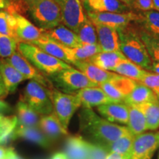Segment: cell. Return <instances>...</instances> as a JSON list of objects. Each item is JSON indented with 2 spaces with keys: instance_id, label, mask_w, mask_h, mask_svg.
<instances>
[{
  "instance_id": "8d00e7d4",
  "label": "cell",
  "mask_w": 159,
  "mask_h": 159,
  "mask_svg": "<svg viewBox=\"0 0 159 159\" xmlns=\"http://www.w3.org/2000/svg\"><path fill=\"white\" fill-rule=\"evenodd\" d=\"M17 124L16 116H5L0 114V144H2L7 141V139L11 138Z\"/></svg>"
},
{
  "instance_id": "44dd1931",
  "label": "cell",
  "mask_w": 159,
  "mask_h": 159,
  "mask_svg": "<svg viewBox=\"0 0 159 159\" xmlns=\"http://www.w3.org/2000/svg\"><path fill=\"white\" fill-rule=\"evenodd\" d=\"M0 74L8 93L15 92L20 83L26 80L13 66L4 58L0 59Z\"/></svg>"
},
{
  "instance_id": "7dc6e473",
  "label": "cell",
  "mask_w": 159,
  "mask_h": 159,
  "mask_svg": "<svg viewBox=\"0 0 159 159\" xmlns=\"http://www.w3.org/2000/svg\"><path fill=\"white\" fill-rule=\"evenodd\" d=\"M106 159H127L125 157H124L122 155L115 153V152H110Z\"/></svg>"
},
{
  "instance_id": "6da1fadb",
  "label": "cell",
  "mask_w": 159,
  "mask_h": 159,
  "mask_svg": "<svg viewBox=\"0 0 159 159\" xmlns=\"http://www.w3.org/2000/svg\"><path fill=\"white\" fill-rule=\"evenodd\" d=\"M79 121L80 131L103 145L114 142L130 132L128 127L109 122L90 108L83 107L79 113Z\"/></svg>"
},
{
  "instance_id": "f1b7e54d",
  "label": "cell",
  "mask_w": 159,
  "mask_h": 159,
  "mask_svg": "<svg viewBox=\"0 0 159 159\" xmlns=\"http://www.w3.org/2000/svg\"><path fill=\"white\" fill-rule=\"evenodd\" d=\"M112 71L139 82L148 71L145 70L139 65L129 61L128 59H126L119 63Z\"/></svg>"
},
{
  "instance_id": "d6986e66",
  "label": "cell",
  "mask_w": 159,
  "mask_h": 159,
  "mask_svg": "<svg viewBox=\"0 0 159 159\" xmlns=\"http://www.w3.org/2000/svg\"><path fill=\"white\" fill-rule=\"evenodd\" d=\"M73 64L80 71H82L89 80H91L92 82L97 83L98 85L107 82L109 80H111L118 75L116 73L113 72V71H106L99 68L98 66H95L88 61H76Z\"/></svg>"
},
{
  "instance_id": "7a4b0ae2",
  "label": "cell",
  "mask_w": 159,
  "mask_h": 159,
  "mask_svg": "<svg viewBox=\"0 0 159 159\" xmlns=\"http://www.w3.org/2000/svg\"><path fill=\"white\" fill-rule=\"evenodd\" d=\"M119 36L120 51L127 59L145 70L150 71L152 61L141 39L136 28L130 25L117 29Z\"/></svg>"
},
{
  "instance_id": "816d5d0a",
  "label": "cell",
  "mask_w": 159,
  "mask_h": 159,
  "mask_svg": "<svg viewBox=\"0 0 159 159\" xmlns=\"http://www.w3.org/2000/svg\"><path fill=\"white\" fill-rule=\"evenodd\" d=\"M21 1H22V2L25 4L26 7H27V6L29 4H30L31 2H33L35 1V0H21Z\"/></svg>"
},
{
  "instance_id": "9c48e42d",
  "label": "cell",
  "mask_w": 159,
  "mask_h": 159,
  "mask_svg": "<svg viewBox=\"0 0 159 159\" xmlns=\"http://www.w3.org/2000/svg\"><path fill=\"white\" fill-rule=\"evenodd\" d=\"M56 2L61 8L62 23L76 33L87 17L82 0H56Z\"/></svg>"
},
{
  "instance_id": "ab89813d",
  "label": "cell",
  "mask_w": 159,
  "mask_h": 159,
  "mask_svg": "<svg viewBox=\"0 0 159 159\" xmlns=\"http://www.w3.org/2000/svg\"><path fill=\"white\" fill-rule=\"evenodd\" d=\"M139 83L152 89L156 95L159 94V74L148 71Z\"/></svg>"
},
{
  "instance_id": "4316f807",
  "label": "cell",
  "mask_w": 159,
  "mask_h": 159,
  "mask_svg": "<svg viewBox=\"0 0 159 159\" xmlns=\"http://www.w3.org/2000/svg\"><path fill=\"white\" fill-rule=\"evenodd\" d=\"M158 99L152 89L141 83H138L133 91L125 97L124 102L127 105H140Z\"/></svg>"
},
{
  "instance_id": "f907efd6",
  "label": "cell",
  "mask_w": 159,
  "mask_h": 159,
  "mask_svg": "<svg viewBox=\"0 0 159 159\" xmlns=\"http://www.w3.org/2000/svg\"><path fill=\"white\" fill-rule=\"evenodd\" d=\"M121 2H124L126 4V5H128L129 7H132V6H134V0H120Z\"/></svg>"
},
{
  "instance_id": "5bb4252c",
  "label": "cell",
  "mask_w": 159,
  "mask_h": 159,
  "mask_svg": "<svg viewBox=\"0 0 159 159\" xmlns=\"http://www.w3.org/2000/svg\"><path fill=\"white\" fill-rule=\"evenodd\" d=\"M97 111L111 122L128 125V107L125 102H110L97 106Z\"/></svg>"
},
{
  "instance_id": "277c9868",
  "label": "cell",
  "mask_w": 159,
  "mask_h": 159,
  "mask_svg": "<svg viewBox=\"0 0 159 159\" xmlns=\"http://www.w3.org/2000/svg\"><path fill=\"white\" fill-rule=\"evenodd\" d=\"M27 9L41 30L53 29L62 23L61 8L56 0H35L27 6Z\"/></svg>"
},
{
  "instance_id": "d590c367",
  "label": "cell",
  "mask_w": 159,
  "mask_h": 159,
  "mask_svg": "<svg viewBox=\"0 0 159 159\" xmlns=\"http://www.w3.org/2000/svg\"><path fill=\"white\" fill-rule=\"evenodd\" d=\"M17 21L13 13L7 10L0 11V33L17 39Z\"/></svg>"
},
{
  "instance_id": "9a60e30c",
  "label": "cell",
  "mask_w": 159,
  "mask_h": 159,
  "mask_svg": "<svg viewBox=\"0 0 159 159\" xmlns=\"http://www.w3.org/2000/svg\"><path fill=\"white\" fill-rule=\"evenodd\" d=\"M87 12L97 13H125L130 7L120 0H82Z\"/></svg>"
},
{
  "instance_id": "83f0119b",
  "label": "cell",
  "mask_w": 159,
  "mask_h": 159,
  "mask_svg": "<svg viewBox=\"0 0 159 159\" xmlns=\"http://www.w3.org/2000/svg\"><path fill=\"white\" fill-rule=\"evenodd\" d=\"M128 128L135 136L144 134L148 130L145 116L136 105H128Z\"/></svg>"
},
{
  "instance_id": "7bdbcfd3",
  "label": "cell",
  "mask_w": 159,
  "mask_h": 159,
  "mask_svg": "<svg viewBox=\"0 0 159 159\" xmlns=\"http://www.w3.org/2000/svg\"><path fill=\"white\" fill-rule=\"evenodd\" d=\"M12 111V108L8 103L0 99V114L5 115Z\"/></svg>"
},
{
  "instance_id": "5b68a950",
  "label": "cell",
  "mask_w": 159,
  "mask_h": 159,
  "mask_svg": "<svg viewBox=\"0 0 159 159\" xmlns=\"http://www.w3.org/2000/svg\"><path fill=\"white\" fill-rule=\"evenodd\" d=\"M48 92L52 102L54 113L63 128L68 130L71 119L82 105L80 99L76 94H66L55 88L48 89Z\"/></svg>"
},
{
  "instance_id": "b9f144b4",
  "label": "cell",
  "mask_w": 159,
  "mask_h": 159,
  "mask_svg": "<svg viewBox=\"0 0 159 159\" xmlns=\"http://www.w3.org/2000/svg\"><path fill=\"white\" fill-rule=\"evenodd\" d=\"M134 6L141 11L152 10V0H134Z\"/></svg>"
},
{
  "instance_id": "c3c4849f",
  "label": "cell",
  "mask_w": 159,
  "mask_h": 159,
  "mask_svg": "<svg viewBox=\"0 0 159 159\" xmlns=\"http://www.w3.org/2000/svg\"><path fill=\"white\" fill-rule=\"evenodd\" d=\"M150 71H152L154 73H156V74H159V63L152 62Z\"/></svg>"
},
{
  "instance_id": "30bf717a",
  "label": "cell",
  "mask_w": 159,
  "mask_h": 159,
  "mask_svg": "<svg viewBox=\"0 0 159 159\" xmlns=\"http://www.w3.org/2000/svg\"><path fill=\"white\" fill-rule=\"evenodd\" d=\"M159 148V130L135 137L128 159H152Z\"/></svg>"
},
{
  "instance_id": "60d3db41",
  "label": "cell",
  "mask_w": 159,
  "mask_h": 159,
  "mask_svg": "<svg viewBox=\"0 0 159 159\" xmlns=\"http://www.w3.org/2000/svg\"><path fill=\"white\" fill-rule=\"evenodd\" d=\"M0 159H23L12 148L0 147Z\"/></svg>"
},
{
  "instance_id": "e575fe53",
  "label": "cell",
  "mask_w": 159,
  "mask_h": 159,
  "mask_svg": "<svg viewBox=\"0 0 159 159\" xmlns=\"http://www.w3.org/2000/svg\"><path fill=\"white\" fill-rule=\"evenodd\" d=\"M81 44H95L98 43V38L95 26L92 21L86 17L77 31L75 33Z\"/></svg>"
},
{
  "instance_id": "ac0fdd59",
  "label": "cell",
  "mask_w": 159,
  "mask_h": 159,
  "mask_svg": "<svg viewBox=\"0 0 159 159\" xmlns=\"http://www.w3.org/2000/svg\"><path fill=\"white\" fill-rule=\"evenodd\" d=\"M17 21L16 35L19 42L32 43L42 36L43 31L20 13H13Z\"/></svg>"
},
{
  "instance_id": "7402d4cb",
  "label": "cell",
  "mask_w": 159,
  "mask_h": 159,
  "mask_svg": "<svg viewBox=\"0 0 159 159\" xmlns=\"http://www.w3.org/2000/svg\"><path fill=\"white\" fill-rule=\"evenodd\" d=\"M39 126L41 130L51 140L69 135L68 130L63 128L54 112L40 117Z\"/></svg>"
},
{
  "instance_id": "603a6c76",
  "label": "cell",
  "mask_w": 159,
  "mask_h": 159,
  "mask_svg": "<svg viewBox=\"0 0 159 159\" xmlns=\"http://www.w3.org/2000/svg\"><path fill=\"white\" fill-rule=\"evenodd\" d=\"M126 57L120 50L103 52L97 53L91 57L88 61L94 64L99 68L106 71H113L115 67L122 61L126 60Z\"/></svg>"
},
{
  "instance_id": "8992f818",
  "label": "cell",
  "mask_w": 159,
  "mask_h": 159,
  "mask_svg": "<svg viewBox=\"0 0 159 159\" xmlns=\"http://www.w3.org/2000/svg\"><path fill=\"white\" fill-rule=\"evenodd\" d=\"M48 89L40 83L30 80L20 100L25 102L41 116L54 112Z\"/></svg>"
},
{
  "instance_id": "ba28073f",
  "label": "cell",
  "mask_w": 159,
  "mask_h": 159,
  "mask_svg": "<svg viewBox=\"0 0 159 159\" xmlns=\"http://www.w3.org/2000/svg\"><path fill=\"white\" fill-rule=\"evenodd\" d=\"M7 61L15 67L18 71L25 77L26 80H33L40 83L45 88L52 89L54 85L47 75L41 72L35 66H33L30 61L24 57L19 51L16 52L11 57L6 58Z\"/></svg>"
},
{
  "instance_id": "52a82bcc",
  "label": "cell",
  "mask_w": 159,
  "mask_h": 159,
  "mask_svg": "<svg viewBox=\"0 0 159 159\" xmlns=\"http://www.w3.org/2000/svg\"><path fill=\"white\" fill-rule=\"evenodd\" d=\"M50 77L52 83H55L57 88L66 94L99 85L89 80L82 71L73 67L63 69Z\"/></svg>"
},
{
  "instance_id": "8fae6325",
  "label": "cell",
  "mask_w": 159,
  "mask_h": 159,
  "mask_svg": "<svg viewBox=\"0 0 159 159\" xmlns=\"http://www.w3.org/2000/svg\"><path fill=\"white\" fill-rule=\"evenodd\" d=\"M138 81L117 75L107 82L99 85L103 91L114 102H124L128 95L133 91Z\"/></svg>"
},
{
  "instance_id": "4dcf8cb0",
  "label": "cell",
  "mask_w": 159,
  "mask_h": 159,
  "mask_svg": "<svg viewBox=\"0 0 159 159\" xmlns=\"http://www.w3.org/2000/svg\"><path fill=\"white\" fill-rule=\"evenodd\" d=\"M18 125L28 127H37L39 122V114L23 101L19 100L16 105Z\"/></svg>"
},
{
  "instance_id": "ffe728a7",
  "label": "cell",
  "mask_w": 159,
  "mask_h": 159,
  "mask_svg": "<svg viewBox=\"0 0 159 159\" xmlns=\"http://www.w3.org/2000/svg\"><path fill=\"white\" fill-rule=\"evenodd\" d=\"M43 33L65 47L75 48L81 45L76 33L65 25H58L55 28L42 30Z\"/></svg>"
},
{
  "instance_id": "bcb514c9",
  "label": "cell",
  "mask_w": 159,
  "mask_h": 159,
  "mask_svg": "<svg viewBox=\"0 0 159 159\" xmlns=\"http://www.w3.org/2000/svg\"><path fill=\"white\" fill-rule=\"evenodd\" d=\"M51 159H69V158L64 152H58L53 155V156H52Z\"/></svg>"
},
{
  "instance_id": "f546056e",
  "label": "cell",
  "mask_w": 159,
  "mask_h": 159,
  "mask_svg": "<svg viewBox=\"0 0 159 159\" xmlns=\"http://www.w3.org/2000/svg\"><path fill=\"white\" fill-rule=\"evenodd\" d=\"M136 106L142 111L145 116L148 130H156L159 128V101L144 102Z\"/></svg>"
},
{
  "instance_id": "d6a6232c",
  "label": "cell",
  "mask_w": 159,
  "mask_h": 159,
  "mask_svg": "<svg viewBox=\"0 0 159 159\" xmlns=\"http://www.w3.org/2000/svg\"><path fill=\"white\" fill-rule=\"evenodd\" d=\"M135 137L136 136L131 134L130 131L115 142L105 144L104 146L108 149L110 152L120 154L128 159L133 144H134Z\"/></svg>"
},
{
  "instance_id": "1f68e13d",
  "label": "cell",
  "mask_w": 159,
  "mask_h": 159,
  "mask_svg": "<svg viewBox=\"0 0 159 159\" xmlns=\"http://www.w3.org/2000/svg\"><path fill=\"white\" fill-rule=\"evenodd\" d=\"M139 16L136 22L141 25L140 27L151 34L159 36V12L152 10L142 11Z\"/></svg>"
},
{
  "instance_id": "ee69618b",
  "label": "cell",
  "mask_w": 159,
  "mask_h": 159,
  "mask_svg": "<svg viewBox=\"0 0 159 159\" xmlns=\"http://www.w3.org/2000/svg\"><path fill=\"white\" fill-rule=\"evenodd\" d=\"M8 94H9L8 91H7L5 85H4L2 77V75L0 74V99H5Z\"/></svg>"
},
{
  "instance_id": "e0dca14e",
  "label": "cell",
  "mask_w": 159,
  "mask_h": 159,
  "mask_svg": "<svg viewBox=\"0 0 159 159\" xmlns=\"http://www.w3.org/2000/svg\"><path fill=\"white\" fill-rule=\"evenodd\" d=\"M11 138L13 139H25L44 148H48L51 144V139L46 136L37 127L24 126L17 124Z\"/></svg>"
},
{
  "instance_id": "7c38bea8",
  "label": "cell",
  "mask_w": 159,
  "mask_h": 159,
  "mask_svg": "<svg viewBox=\"0 0 159 159\" xmlns=\"http://www.w3.org/2000/svg\"><path fill=\"white\" fill-rule=\"evenodd\" d=\"M87 17L95 24H101L120 29L130 25L131 22H136L139 19V14L132 11L125 13H97L87 12Z\"/></svg>"
},
{
  "instance_id": "74e56055",
  "label": "cell",
  "mask_w": 159,
  "mask_h": 159,
  "mask_svg": "<svg viewBox=\"0 0 159 159\" xmlns=\"http://www.w3.org/2000/svg\"><path fill=\"white\" fill-rule=\"evenodd\" d=\"M19 42L14 38L0 33V57L6 59L14 54Z\"/></svg>"
},
{
  "instance_id": "f6af8a7d",
  "label": "cell",
  "mask_w": 159,
  "mask_h": 159,
  "mask_svg": "<svg viewBox=\"0 0 159 159\" xmlns=\"http://www.w3.org/2000/svg\"><path fill=\"white\" fill-rule=\"evenodd\" d=\"M13 0H0V11L7 10L11 7Z\"/></svg>"
},
{
  "instance_id": "3957f363",
  "label": "cell",
  "mask_w": 159,
  "mask_h": 159,
  "mask_svg": "<svg viewBox=\"0 0 159 159\" xmlns=\"http://www.w3.org/2000/svg\"><path fill=\"white\" fill-rule=\"evenodd\" d=\"M18 51L33 66L47 76L71 67L69 63L53 57L33 43L19 42Z\"/></svg>"
},
{
  "instance_id": "2e32d148",
  "label": "cell",
  "mask_w": 159,
  "mask_h": 159,
  "mask_svg": "<svg viewBox=\"0 0 159 159\" xmlns=\"http://www.w3.org/2000/svg\"><path fill=\"white\" fill-rule=\"evenodd\" d=\"M76 94L80 99L83 107L85 108H92L103 104L114 102L99 85L83 89L77 91Z\"/></svg>"
},
{
  "instance_id": "f5cc1de1",
  "label": "cell",
  "mask_w": 159,
  "mask_h": 159,
  "mask_svg": "<svg viewBox=\"0 0 159 159\" xmlns=\"http://www.w3.org/2000/svg\"><path fill=\"white\" fill-rule=\"evenodd\" d=\"M156 96H157V97H158V101H159V94H157Z\"/></svg>"
},
{
  "instance_id": "f35d334b",
  "label": "cell",
  "mask_w": 159,
  "mask_h": 159,
  "mask_svg": "<svg viewBox=\"0 0 159 159\" xmlns=\"http://www.w3.org/2000/svg\"><path fill=\"white\" fill-rule=\"evenodd\" d=\"M110 152L103 144L89 142L88 159H106Z\"/></svg>"
},
{
  "instance_id": "836d02e7",
  "label": "cell",
  "mask_w": 159,
  "mask_h": 159,
  "mask_svg": "<svg viewBox=\"0 0 159 159\" xmlns=\"http://www.w3.org/2000/svg\"><path fill=\"white\" fill-rule=\"evenodd\" d=\"M137 30L152 62L159 63V36L151 34L142 27Z\"/></svg>"
},
{
  "instance_id": "681fc988",
  "label": "cell",
  "mask_w": 159,
  "mask_h": 159,
  "mask_svg": "<svg viewBox=\"0 0 159 159\" xmlns=\"http://www.w3.org/2000/svg\"><path fill=\"white\" fill-rule=\"evenodd\" d=\"M152 10L159 12V0H152Z\"/></svg>"
},
{
  "instance_id": "cb8c5ba5",
  "label": "cell",
  "mask_w": 159,
  "mask_h": 159,
  "mask_svg": "<svg viewBox=\"0 0 159 159\" xmlns=\"http://www.w3.org/2000/svg\"><path fill=\"white\" fill-rule=\"evenodd\" d=\"M65 150L69 159H88L89 142L81 136H70L66 143Z\"/></svg>"
},
{
  "instance_id": "4fadbf2b",
  "label": "cell",
  "mask_w": 159,
  "mask_h": 159,
  "mask_svg": "<svg viewBox=\"0 0 159 159\" xmlns=\"http://www.w3.org/2000/svg\"><path fill=\"white\" fill-rule=\"evenodd\" d=\"M96 28L98 43L103 52L120 50L119 36L117 29L101 24L93 23Z\"/></svg>"
},
{
  "instance_id": "d4e9b609",
  "label": "cell",
  "mask_w": 159,
  "mask_h": 159,
  "mask_svg": "<svg viewBox=\"0 0 159 159\" xmlns=\"http://www.w3.org/2000/svg\"><path fill=\"white\" fill-rule=\"evenodd\" d=\"M68 57L69 63L73 64L76 61H88L91 57L102 51L99 43L95 44H81L75 48L63 46Z\"/></svg>"
},
{
  "instance_id": "484cf974",
  "label": "cell",
  "mask_w": 159,
  "mask_h": 159,
  "mask_svg": "<svg viewBox=\"0 0 159 159\" xmlns=\"http://www.w3.org/2000/svg\"><path fill=\"white\" fill-rule=\"evenodd\" d=\"M30 43L37 46L38 47H39L40 49H41L52 56L57 57V58L70 64L67 55L66 54V52L63 47V45L60 44L57 41L50 39L43 33L41 38H39L36 41H33Z\"/></svg>"
},
{
  "instance_id": "db71d44e",
  "label": "cell",
  "mask_w": 159,
  "mask_h": 159,
  "mask_svg": "<svg viewBox=\"0 0 159 159\" xmlns=\"http://www.w3.org/2000/svg\"><path fill=\"white\" fill-rule=\"evenodd\" d=\"M158 159H159V153H158Z\"/></svg>"
}]
</instances>
